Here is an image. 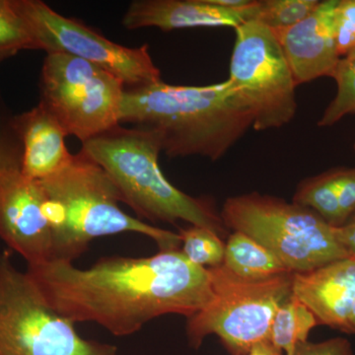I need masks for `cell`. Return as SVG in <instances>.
<instances>
[{
	"mask_svg": "<svg viewBox=\"0 0 355 355\" xmlns=\"http://www.w3.org/2000/svg\"><path fill=\"white\" fill-rule=\"evenodd\" d=\"M53 309L72 323L94 322L114 336L132 335L163 315L188 319L214 297L209 270L178 251L146 258L108 257L83 270L51 260L28 266Z\"/></svg>",
	"mask_w": 355,
	"mask_h": 355,
	"instance_id": "obj_1",
	"label": "cell"
},
{
	"mask_svg": "<svg viewBox=\"0 0 355 355\" xmlns=\"http://www.w3.org/2000/svg\"><path fill=\"white\" fill-rule=\"evenodd\" d=\"M135 123L160 135L169 157H223L253 128L249 110L228 80L205 86L159 81L125 91L120 123Z\"/></svg>",
	"mask_w": 355,
	"mask_h": 355,
	"instance_id": "obj_2",
	"label": "cell"
},
{
	"mask_svg": "<svg viewBox=\"0 0 355 355\" xmlns=\"http://www.w3.org/2000/svg\"><path fill=\"white\" fill-rule=\"evenodd\" d=\"M39 182L51 232V260L73 263L96 238L125 232L150 238L162 252L181 250L179 233L125 214L119 207L121 195L111 178L81 151L60 171Z\"/></svg>",
	"mask_w": 355,
	"mask_h": 355,
	"instance_id": "obj_3",
	"label": "cell"
},
{
	"mask_svg": "<svg viewBox=\"0 0 355 355\" xmlns=\"http://www.w3.org/2000/svg\"><path fill=\"white\" fill-rule=\"evenodd\" d=\"M81 153L101 166L140 218L184 220L223 236L227 232L211 200L193 198L168 181L159 166L160 135L151 128L120 125L83 142Z\"/></svg>",
	"mask_w": 355,
	"mask_h": 355,
	"instance_id": "obj_4",
	"label": "cell"
},
{
	"mask_svg": "<svg viewBox=\"0 0 355 355\" xmlns=\"http://www.w3.org/2000/svg\"><path fill=\"white\" fill-rule=\"evenodd\" d=\"M220 214L226 228L260 243L291 272L352 256L336 239L335 227L294 202L254 191L227 198Z\"/></svg>",
	"mask_w": 355,
	"mask_h": 355,
	"instance_id": "obj_5",
	"label": "cell"
},
{
	"mask_svg": "<svg viewBox=\"0 0 355 355\" xmlns=\"http://www.w3.org/2000/svg\"><path fill=\"white\" fill-rule=\"evenodd\" d=\"M214 297L188 318L187 336L198 349L209 335L220 338L231 355H248L257 343L270 340L273 317L291 294L293 272L266 279H248L225 266L207 268Z\"/></svg>",
	"mask_w": 355,
	"mask_h": 355,
	"instance_id": "obj_6",
	"label": "cell"
},
{
	"mask_svg": "<svg viewBox=\"0 0 355 355\" xmlns=\"http://www.w3.org/2000/svg\"><path fill=\"white\" fill-rule=\"evenodd\" d=\"M108 343L84 340L49 304L27 272L0 254V355H116Z\"/></svg>",
	"mask_w": 355,
	"mask_h": 355,
	"instance_id": "obj_7",
	"label": "cell"
},
{
	"mask_svg": "<svg viewBox=\"0 0 355 355\" xmlns=\"http://www.w3.org/2000/svg\"><path fill=\"white\" fill-rule=\"evenodd\" d=\"M41 101L67 135L81 141L120 125L125 84L97 65L65 53H46Z\"/></svg>",
	"mask_w": 355,
	"mask_h": 355,
	"instance_id": "obj_8",
	"label": "cell"
},
{
	"mask_svg": "<svg viewBox=\"0 0 355 355\" xmlns=\"http://www.w3.org/2000/svg\"><path fill=\"white\" fill-rule=\"evenodd\" d=\"M227 80L249 110L257 132L291 123L297 87L279 43L266 26L248 21L235 29Z\"/></svg>",
	"mask_w": 355,
	"mask_h": 355,
	"instance_id": "obj_9",
	"label": "cell"
},
{
	"mask_svg": "<svg viewBox=\"0 0 355 355\" xmlns=\"http://www.w3.org/2000/svg\"><path fill=\"white\" fill-rule=\"evenodd\" d=\"M17 4L36 50L81 58L114 74L130 88L161 81L148 44L128 48L114 43L79 21L55 12L41 0H17Z\"/></svg>",
	"mask_w": 355,
	"mask_h": 355,
	"instance_id": "obj_10",
	"label": "cell"
},
{
	"mask_svg": "<svg viewBox=\"0 0 355 355\" xmlns=\"http://www.w3.org/2000/svg\"><path fill=\"white\" fill-rule=\"evenodd\" d=\"M0 238L28 266L51 259V232L44 212L43 190L40 182L28 179L21 168L7 172L0 182Z\"/></svg>",
	"mask_w": 355,
	"mask_h": 355,
	"instance_id": "obj_11",
	"label": "cell"
},
{
	"mask_svg": "<svg viewBox=\"0 0 355 355\" xmlns=\"http://www.w3.org/2000/svg\"><path fill=\"white\" fill-rule=\"evenodd\" d=\"M338 0L320 1L310 15L284 29L272 30L296 85L331 77L338 60L336 9Z\"/></svg>",
	"mask_w": 355,
	"mask_h": 355,
	"instance_id": "obj_12",
	"label": "cell"
},
{
	"mask_svg": "<svg viewBox=\"0 0 355 355\" xmlns=\"http://www.w3.org/2000/svg\"><path fill=\"white\" fill-rule=\"evenodd\" d=\"M291 294L319 324L352 334L349 318L355 302V256L306 272H293Z\"/></svg>",
	"mask_w": 355,
	"mask_h": 355,
	"instance_id": "obj_13",
	"label": "cell"
},
{
	"mask_svg": "<svg viewBox=\"0 0 355 355\" xmlns=\"http://www.w3.org/2000/svg\"><path fill=\"white\" fill-rule=\"evenodd\" d=\"M256 0L242 8H223L209 0H135L123 17V27H154L162 31L187 28L230 27L253 20Z\"/></svg>",
	"mask_w": 355,
	"mask_h": 355,
	"instance_id": "obj_14",
	"label": "cell"
},
{
	"mask_svg": "<svg viewBox=\"0 0 355 355\" xmlns=\"http://www.w3.org/2000/svg\"><path fill=\"white\" fill-rule=\"evenodd\" d=\"M22 147L21 173L42 181L69 164L73 154L65 144L67 137L55 116L43 103L9 120Z\"/></svg>",
	"mask_w": 355,
	"mask_h": 355,
	"instance_id": "obj_15",
	"label": "cell"
},
{
	"mask_svg": "<svg viewBox=\"0 0 355 355\" xmlns=\"http://www.w3.org/2000/svg\"><path fill=\"white\" fill-rule=\"evenodd\" d=\"M223 266L248 279H270L291 272L270 250L238 231L229 236Z\"/></svg>",
	"mask_w": 355,
	"mask_h": 355,
	"instance_id": "obj_16",
	"label": "cell"
},
{
	"mask_svg": "<svg viewBox=\"0 0 355 355\" xmlns=\"http://www.w3.org/2000/svg\"><path fill=\"white\" fill-rule=\"evenodd\" d=\"M318 324L312 312L291 294L273 317L270 342L286 355H294L299 345L307 343L310 331Z\"/></svg>",
	"mask_w": 355,
	"mask_h": 355,
	"instance_id": "obj_17",
	"label": "cell"
},
{
	"mask_svg": "<svg viewBox=\"0 0 355 355\" xmlns=\"http://www.w3.org/2000/svg\"><path fill=\"white\" fill-rule=\"evenodd\" d=\"M292 202L312 209L333 227L343 225L333 169L300 182Z\"/></svg>",
	"mask_w": 355,
	"mask_h": 355,
	"instance_id": "obj_18",
	"label": "cell"
},
{
	"mask_svg": "<svg viewBox=\"0 0 355 355\" xmlns=\"http://www.w3.org/2000/svg\"><path fill=\"white\" fill-rule=\"evenodd\" d=\"M181 252L193 265L209 268L221 266L225 254V243L209 229L191 225L180 229Z\"/></svg>",
	"mask_w": 355,
	"mask_h": 355,
	"instance_id": "obj_19",
	"label": "cell"
},
{
	"mask_svg": "<svg viewBox=\"0 0 355 355\" xmlns=\"http://www.w3.org/2000/svg\"><path fill=\"white\" fill-rule=\"evenodd\" d=\"M26 50L36 48L17 0H0V64Z\"/></svg>",
	"mask_w": 355,
	"mask_h": 355,
	"instance_id": "obj_20",
	"label": "cell"
},
{
	"mask_svg": "<svg viewBox=\"0 0 355 355\" xmlns=\"http://www.w3.org/2000/svg\"><path fill=\"white\" fill-rule=\"evenodd\" d=\"M331 77L336 83V94L318 121L322 128L331 127L345 116L355 114V57L340 58Z\"/></svg>",
	"mask_w": 355,
	"mask_h": 355,
	"instance_id": "obj_21",
	"label": "cell"
},
{
	"mask_svg": "<svg viewBox=\"0 0 355 355\" xmlns=\"http://www.w3.org/2000/svg\"><path fill=\"white\" fill-rule=\"evenodd\" d=\"M318 0H256L253 20L270 30L284 29L310 15Z\"/></svg>",
	"mask_w": 355,
	"mask_h": 355,
	"instance_id": "obj_22",
	"label": "cell"
},
{
	"mask_svg": "<svg viewBox=\"0 0 355 355\" xmlns=\"http://www.w3.org/2000/svg\"><path fill=\"white\" fill-rule=\"evenodd\" d=\"M336 32L340 57H355V0H338L336 9Z\"/></svg>",
	"mask_w": 355,
	"mask_h": 355,
	"instance_id": "obj_23",
	"label": "cell"
},
{
	"mask_svg": "<svg viewBox=\"0 0 355 355\" xmlns=\"http://www.w3.org/2000/svg\"><path fill=\"white\" fill-rule=\"evenodd\" d=\"M22 147L9 121L0 120V182L7 172L21 168Z\"/></svg>",
	"mask_w": 355,
	"mask_h": 355,
	"instance_id": "obj_24",
	"label": "cell"
},
{
	"mask_svg": "<svg viewBox=\"0 0 355 355\" xmlns=\"http://www.w3.org/2000/svg\"><path fill=\"white\" fill-rule=\"evenodd\" d=\"M333 172L338 188L343 225L355 212V167L334 168Z\"/></svg>",
	"mask_w": 355,
	"mask_h": 355,
	"instance_id": "obj_25",
	"label": "cell"
},
{
	"mask_svg": "<svg viewBox=\"0 0 355 355\" xmlns=\"http://www.w3.org/2000/svg\"><path fill=\"white\" fill-rule=\"evenodd\" d=\"M294 355H354V350L349 340L335 338L322 343H301Z\"/></svg>",
	"mask_w": 355,
	"mask_h": 355,
	"instance_id": "obj_26",
	"label": "cell"
},
{
	"mask_svg": "<svg viewBox=\"0 0 355 355\" xmlns=\"http://www.w3.org/2000/svg\"><path fill=\"white\" fill-rule=\"evenodd\" d=\"M338 241L352 256H355V212L340 227H335Z\"/></svg>",
	"mask_w": 355,
	"mask_h": 355,
	"instance_id": "obj_27",
	"label": "cell"
},
{
	"mask_svg": "<svg viewBox=\"0 0 355 355\" xmlns=\"http://www.w3.org/2000/svg\"><path fill=\"white\" fill-rule=\"evenodd\" d=\"M248 355H284V352L272 345L270 340H263L254 345Z\"/></svg>",
	"mask_w": 355,
	"mask_h": 355,
	"instance_id": "obj_28",
	"label": "cell"
},
{
	"mask_svg": "<svg viewBox=\"0 0 355 355\" xmlns=\"http://www.w3.org/2000/svg\"><path fill=\"white\" fill-rule=\"evenodd\" d=\"M350 329H352V334H355V302L354 308H352V314L349 318Z\"/></svg>",
	"mask_w": 355,
	"mask_h": 355,
	"instance_id": "obj_29",
	"label": "cell"
},
{
	"mask_svg": "<svg viewBox=\"0 0 355 355\" xmlns=\"http://www.w3.org/2000/svg\"><path fill=\"white\" fill-rule=\"evenodd\" d=\"M354 151H355V144H354Z\"/></svg>",
	"mask_w": 355,
	"mask_h": 355,
	"instance_id": "obj_30",
	"label": "cell"
}]
</instances>
